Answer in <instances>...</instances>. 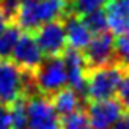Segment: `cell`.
<instances>
[{
    "mask_svg": "<svg viewBox=\"0 0 129 129\" xmlns=\"http://www.w3.org/2000/svg\"><path fill=\"white\" fill-rule=\"evenodd\" d=\"M68 10L69 0H40L33 3H22L13 21L22 31L33 33L41 25L61 19Z\"/></svg>",
    "mask_w": 129,
    "mask_h": 129,
    "instance_id": "6da1fadb",
    "label": "cell"
},
{
    "mask_svg": "<svg viewBox=\"0 0 129 129\" xmlns=\"http://www.w3.org/2000/svg\"><path fill=\"white\" fill-rule=\"evenodd\" d=\"M124 68L118 61L104 64L99 68L87 71L85 79V98L88 101L110 99L117 94L120 80L123 77Z\"/></svg>",
    "mask_w": 129,
    "mask_h": 129,
    "instance_id": "7a4b0ae2",
    "label": "cell"
},
{
    "mask_svg": "<svg viewBox=\"0 0 129 129\" xmlns=\"http://www.w3.org/2000/svg\"><path fill=\"white\" fill-rule=\"evenodd\" d=\"M33 79L38 93L46 98H50L61 88L68 87L66 69L61 55L44 57L38 68L33 71Z\"/></svg>",
    "mask_w": 129,
    "mask_h": 129,
    "instance_id": "3957f363",
    "label": "cell"
},
{
    "mask_svg": "<svg viewBox=\"0 0 129 129\" xmlns=\"http://www.w3.org/2000/svg\"><path fill=\"white\" fill-rule=\"evenodd\" d=\"M24 93L25 71L13 60L0 58V104L10 107L17 99L25 98Z\"/></svg>",
    "mask_w": 129,
    "mask_h": 129,
    "instance_id": "277c9868",
    "label": "cell"
},
{
    "mask_svg": "<svg viewBox=\"0 0 129 129\" xmlns=\"http://www.w3.org/2000/svg\"><path fill=\"white\" fill-rule=\"evenodd\" d=\"M83 60L87 63L88 69L99 68L104 64L115 63V36L112 31L104 30L99 33H94L90 43L82 50Z\"/></svg>",
    "mask_w": 129,
    "mask_h": 129,
    "instance_id": "5b68a950",
    "label": "cell"
},
{
    "mask_svg": "<svg viewBox=\"0 0 129 129\" xmlns=\"http://www.w3.org/2000/svg\"><path fill=\"white\" fill-rule=\"evenodd\" d=\"M61 118L49 98L33 96L27 99V129H60Z\"/></svg>",
    "mask_w": 129,
    "mask_h": 129,
    "instance_id": "8992f818",
    "label": "cell"
},
{
    "mask_svg": "<svg viewBox=\"0 0 129 129\" xmlns=\"http://www.w3.org/2000/svg\"><path fill=\"white\" fill-rule=\"evenodd\" d=\"M83 110L87 113L91 129H109L126 113L123 104L115 98L102 101H88Z\"/></svg>",
    "mask_w": 129,
    "mask_h": 129,
    "instance_id": "52a82bcc",
    "label": "cell"
},
{
    "mask_svg": "<svg viewBox=\"0 0 129 129\" xmlns=\"http://www.w3.org/2000/svg\"><path fill=\"white\" fill-rule=\"evenodd\" d=\"M35 40L44 57H58L68 47L64 25L61 19L50 21L33 31Z\"/></svg>",
    "mask_w": 129,
    "mask_h": 129,
    "instance_id": "ba28073f",
    "label": "cell"
},
{
    "mask_svg": "<svg viewBox=\"0 0 129 129\" xmlns=\"http://www.w3.org/2000/svg\"><path fill=\"white\" fill-rule=\"evenodd\" d=\"M11 58L19 68L25 71H35L44 58L40 46L35 40V35L30 31H22L17 38V43L11 52Z\"/></svg>",
    "mask_w": 129,
    "mask_h": 129,
    "instance_id": "9c48e42d",
    "label": "cell"
},
{
    "mask_svg": "<svg viewBox=\"0 0 129 129\" xmlns=\"http://www.w3.org/2000/svg\"><path fill=\"white\" fill-rule=\"evenodd\" d=\"M61 58L66 69V79H68V87L76 90L79 94L85 98V79H87V63L83 60L82 50H77L73 47H66L64 52L61 54ZM87 101V98H85Z\"/></svg>",
    "mask_w": 129,
    "mask_h": 129,
    "instance_id": "30bf717a",
    "label": "cell"
},
{
    "mask_svg": "<svg viewBox=\"0 0 129 129\" xmlns=\"http://www.w3.org/2000/svg\"><path fill=\"white\" fill-rule=\"evenodd\" d=\"M63 25H64V33H66V43L68 47H73L77 50H83L85 46L90 43L93 33L83 22L82 16L76 14V13L69 11L61 17Z\"/></svg>",
    "mask_w": 129,
    "mask_h": 129,
    "instance_id": "8fae6325",
    "label": "cell"
},
{
    "mask_svg": "<svg viewBox=\"0 0 129 129\" xmlns=\"http://www.w3.org/2000/svg\"><path fill=\"white\" fill-rule=\"evenodd\" d=\"M50 102L58 113L60 118H64L71 113H76L79 110H83L87 106V101L82 94H79L71 87H64L60 91H57L54 96H50Z\"/></svg>",
    "mask_w": 129,
    "mask_h": 129,
    "instance_id": "7c38bea8",
    "label": "cell"
},
{
    "mask_svg": "<svg viewBox=\"0 0 129 129\" xmlns=\"http://www.w3.org/2000/svg\"><path fill=\"white\" fill-rule=\"evenodd\" d=\"M107 28L115 35L129 31V0H109L106 5Z\"/></svg>",
    "mask_w": 129,
    "mask_h": 129,
    "instance_id": "4fadbf2b",
    "label": "cell"
},
{
    "mask_svg": "<svg viewBox=\"0 0 129 129\" xmlns=\"http://www.w3.org/2000/svg\"><path fill=\"white\" fill-rule=\"evenodd\" d=\"M19 35H21V28L13 22L0 33V58H10L11 57V52L17 43Z\"/></svg>",
    "mask_w": 129,
    "mask_h": 129,
    "instance_id": "5bb4252c",
    "label": "cell"
},
{
    "mask_svg": "<svg viewBox=\"0 0 129 129\" xmlns=\"http://www.w3.org/2000/svg\"><path fill=\"white\" fill-rule=\"evenodd\" d=\"M11 129H27V98H21L10 106Z\"/></svg>",
    "mask_w": 129,
    "mask_h": 129,
    "instance_id": "9a60e30c",
    "label": "cell"
},
{
    "mask_svg": "<svg viewBox=\"0 0 129 129\" xmlns=\"http://www.w3.org/2000/svg\"><path fill=\"white\" fill-rule=\"evenodd\" d=\"M109 0H69V11L79 16H85L88 13L104 10Z\"/></svg>",
    "mask_w": 129,
    "mask_h": 129,
    "instance_id": "2e32d148",
    "label": "cell"
},
{
    "mask_svg": "<svg viewBox=\"0 0 129 129\" xmlns=\"http://www.w3.org/2000/svg\"><path fill=\"white\" fill-rule=\"evenodd\" d=\"M82 19H83V22L87 24V27L90 28V31H91L93 35L107 30V19H106L104 10H98V11L88 13V14L82 16Z\"/></svg>",
    "mask_w": 129,
    "mask_h": 129,
    "instance_id": "e0dca14e",
    "label": "cell"
},
{
    "mask_svg": "<svg viewBox=\"0 0 129 129\" xmlns=\"http://www.w3.org/2000/svg\"><path fill=\"white\" fill-rule=\"evenodd\" d=\"M60 129H91V126H90L85 110H79L76 113H71L68 117L61 118Z\"/></svg>",
    "mask_w": 129,
    "mask_h": 129,
    "instance_id": "ac0fdd59",
    "label": "cell"
},
{
    "mask_svg": "<svg viewBox=\"0 0 129 129\" xmlns=\"http://www.w3.org/2000/svg\"><path fill=\"white\" fill-rule=\"evenodd\" d=\"M115 58L124 68H129V31L115 40Z\"/></svg>",
    "mask_w": 129,
    "mask_h": 129,
    "instance_id": "d6986e66",
    "label": "cell"
},
{
    "mask_svg": "<svg viewBox=\"0 0 129 129\" xmlns=\"http://www.w3.org/2000/svg\"><path fill=\"white\" fill-rule=\"evenodd\" d=\"M21 5H22V0H0V11H2L10 21H13L17 10L21 8Z\"/></svg>",
    "mask_w": 129,
    "mask_h": 129,
    "instance_id": "ffe728a7",
    "label": "cell"
},
{
    "mask_svg": "<svg viewBox=\"0 0 129 129\" xmlns=\"http://www.w3.org/2000/svg\"><path fill=\"white\" fill-rule=\"evenodd\" d=\"M0 129H11V115L10 107L0 104Z\"/></svg>",
    "mask_w": 129,
    "mask_h": 129,
    "instance_id": "44dd1931",
    "label": "cell"
},
{
    "mask_svg": "<svg viewBox=\"0 0 129 129\" xmlns=\"http://www.w3.org/2000/svg\"><path fill=\"white\" fill-rule=\"evenodd\" d=\"M109 129H129V113H124L115 124H112Z\"/></svg>",
    "mask_w": 129,
    "mask_h": 129,
    "instance_id": "7402d4cb",
    "label": "cell"
},
{
    "mask_svg": "<svg viewBox=\"0 0 129 129\" xmlns=\"http://www.w3.org/2000/svg\"><path fill=\"white\" fill-rule=\"evenodd\" d=\"M10 24H11V21H10V19L6 17L5 14H3L2 11H0V33H2V31H3L6 27H8Z\"/></svg>",
    "mask_w": 129,
    "mask_h": 129,
    "instance_id": "603a6c76",
    "label": "cell"
},
{
    "mask_svg": "<svg viewBox=\"0 0 129 129\" xmlns=\"http://www.w3.org/2000/svg\"><path fill=\"white\" fill-rule=\"evenodd\" d=\"M33 2H40V0H22V3H33Z\"/></svg>",
    "mask_w": 129,
    "mask_h": 129,
    "instance_id": "cb8c5ba5",
    "label": "cell"
}]
</instances>
